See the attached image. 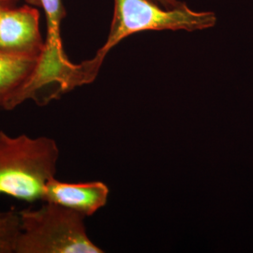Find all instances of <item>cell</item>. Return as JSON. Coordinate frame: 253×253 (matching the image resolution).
I'll return each instance as SVG.
<instances>
[{
	"mask_svg": "<svg viewBox=\"0 0 253 253\" xmlns=\"http://www.w3.org/2000/svg\"><path fill=\"white\" fill-rule=\"evenodd\" d=\"M108 195V187L102 182L71 184L56 180L54 176L46 183L42 200L89 217L106 205Z\"/></svg>",
	"mask_w": 253,
	"mask_h": 253,
	"instance_id": "5b68a950",
	"label": "cell"
},
{
	"mask_svg": "<svg viewBox=\"0 0 253 253\" xmlns=\"http://www.w3.org/2000/svg\"><path fill=\"white\" fill-rule=\"evenodd\" d=\"M44 42L40 31V13L29 6L0 10V51L8 54L41 56Z\"/></svg>",
	"mask_w": 253,
	"mask_h": 253,
	"instance_id": "277c9868",
	"label": "cell"
},
{
	"mask_svg": "<svg viewBox=\"0 0 253 253\" xmlns=\"http://www.w3.org/2000/svg\"><path fill=\"white\" fill-rule=\"evenodd\" d=\"M41 3L45 11L47 39L39 65L46 71L65 72L72 67L73 63L64 53L60 37V23L65 14L62 1L41 0Z\"/></svg>",
	"mask_w": 253,
	"mask_h": 253,
	"instance_id": "52a82bcc",
	"label": "cell"
},
{
	"mask_svg": "<svg viewBox=\"0 0 253 253\" xmlns=\"http://www.w3.org/2000/svg\"><path fill=\"white\" fill-rule=\"evenodd\" d=\"M20 233L15 253H101L86 235L84 216L45 202L38 209L19 212Z\"/></svg>",
	"mask_w": 253,
	"mask_h": 253,
	"instance_id": "7a4b0ae2",
	"label": "cell"
},
{
	"mask_svg": "<svg viewBox=\"0 0 253 253\" xmlns=\"http://www.w3.org/2000/svg\"><path fill=\"white\" fill-rule=\"evenodd\" d=\"M27 3L29 5H32V6H35V7H40L42 6V3H41V0H26Z\"/></svg>",
	"mask_w": 253,
	"mask_h": 253,
	"instance_id": "9c48e42d",
	"label": "cell"
},
{
	"mask_svg": "<svg viewBox=\"0 0 253 253\" xmlns=\"http://www.w3.org/2000/svg\"><path fill=\"white\" fill-rule=\"evenodd\" d=\"M58 158L59 149L52 138L11 137L0 131V194L27 202L42 200Z\"/></svg>",
	"mask_w": 253,
	"mask_h": 253,
	"instance_id": "6da1fadb",
	"label": "cell"
},
{
	"mask_svg": "<svg viewBox=\"0 0 253 253\" xmlns=\"http://www.w3.org/2000/svg\"><path fill=\"white\" fill-rule=\"evenodd\" d=\"M9 2H11V0H0V10L3 8L9 6Z\"/></svg>",
	"mask_w": 253,
	"mask_h": 253,
	"instance_id": "30bf717a",
	"label": "cell"
},
{
	"mask_svg": "<svg viewBox=\"0 0 253 253\" xmlns=\"http://www.w3.org/2000/svg\"><path fill=\"white\" fill-rule=\"evenodd\" d=\"M19 233V212H0V253H15Z\"/></svg>",
	"mask_w": 253,
	"mask_h": 253,
	"instance_id": "ba28073f",
	"label": "cell"
},
{
	"mask_svg": "<svg viewBox=\"0 0 253 253\" xmlns=\"http://www.w3.org/2000/svg\"><path fill=\"white\" fill-rule=\"evenodd\" d=\"M212 12H198L187 7L163 9L149 0H115V13L108 39L97 54L109 51L126 37L149 30H202L213 27Z\"/></svg>",
	"mask_w": 253,
	"mask_h": 253,
	"instance_id": "3957f363",
	"label": "cell"
},
{
	"mask_svg": "<svg viewBox=\"0 0 253 253\" xmlns=\"http://www.w3.org/2000/svg\"><path fill=\"white\" fill-rule=\"evenodd\" d=\"M41 56H26L0 51V109L15 108L30 81Z\"/></svg>",
	"mask_w": 253,
	"mask_h": 253,
	"instance_id": "8992f818",
	"label": "cell"
}]
</instances>
